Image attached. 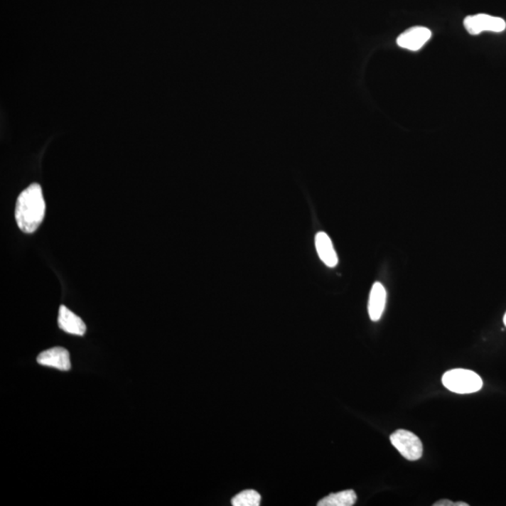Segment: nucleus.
I'll use <instances>...</instances> for the list:
<instances>
[{
  "mask_svg": "<svg viewBox=\"0 0 506 506\" xmlns=\"http://www.w3.org/2000/svg\"><path fill=\"white\" fill-rule=\"evenodd\" d=\"M45 215L42 187L39 184L31 185L22 191L17 199L16 220L17 225L26 234H32L39 228Z\"/></svg>",
  "mask_w": 506,
  "mask_h": 506,
  "instance_id": "obj_1",
  "label": "nucleus"
},
{
  "mask_svg": "<svg viewBox=\"0 0 506 506\" xmlns=\"http://www.w3.org/2000/svg\"><path fill=\"white\" fill-rule=\"evenodd\" d=\"M443 384L451 392L457 394L475 393L483 387L480 376L473 370L456 369L444 373Z\"/></svg>",
  "mask_w": 506,
  "mask_h": 506,
  "instance_id": "obj_2",
  "label": "nucleus"
},
{
  "mask_svg": "<svg viewBox=\"0 0 506 506\" xmlns=\"http://www.w3.org/2000/svg\"><path fill=\"white\" fill-rule=\"evenodd\" d=\"M390 441L406 460L414 461L422 457L423 444L413 432L398 429L391 434Z\"/></svg>",
  "mask_w": 506,
  "mask_h": 506,
  "instance_id": "obj_3",
  "label": "nucleus"
},
{
  "mask_svg": "<svg viewBox=\"0 0 506 506\" xmlns=\"http://www.w3.org/2000/svg\"><path fill=\"white\" fill-rule=\"evenodd\" d=\"M464 26L470 35H478L483 31H504L506 23L500 17L488 16V14H476V16H467L464 19Z\"/></svg>",
  "mask_w": 506,
  "mask_h": 506,
  "instance_id": "obj_4",
  "label": "nucleus"
},
{
  "mask_svg": "<svg viewBox=\"0 0 506 506\" xmlns=\"http://www.w3.org/2000/svg\"><path fill=\"white\" fill-rule=\"evenodd\" d=\"M431 38V31L424 26H414L403 32L397 40V43L402 48L419 51Z\"/></svg>",
  "mask_w": 506,
  "mask_h": 506,
  "instance_id": "obj_5",
  "label": "nucleus"
},
{
  "mask_svg": "<svg viewBox=\"0 0 506 506\" xmlns=\"http://www.w3.org/2000/svg\"><path fill=\"white\" fill-rule=\"evenodd\" d=\"M37 362L42 366L55 367L60 370H69L72 367L69 352L63 347H55L41 352Z\"/></svg>",
  "mask_w": 506,
  "mask_h": 506,
  "instance_id": "obj_6",
  "label": "nucleus"
},
{
  "mask_svg": "<svg viewBox=\"0 0 506 506\" xmlns=\"http://www.w3.org/2000/svg\"><path fill=\"white\" fill-rule=\"evenodd\" d=\"M58 326L67 333L83 336L87 331L83 320L65 306H60L58 311Z\"/></svg>",
  "mask_w": 506,
  "mask_h": 506,
  "instance_id": "obj_7",
  "label": "nucleus"
},
{
  "mask_svg": "<svg viewBox=\"0 0 506 506\" xmlns=\"http://www.w3.org/2000/svg\"><path fill=\"white\" fill-rule=\"evenodd\" d=\"M316 247L318 255L325 266L328 267L337 266L338 262L337 253L328 234L323 232H318L316 237Z\"/></svg>",
  "mask_w": 506,
  "mask_h": 506,
  "instance_id": "obj_8",
  "label": "nucleus"
},
{
  "mask_svg": "<svg viewBox=\"0 0 506 506\" xmlns=\"http://www.w3.org/2000/svg\"><path fill=\"white\" fill-rule=\"evenodd\" d=\"M387 303V291L380 282H375L370 291L369 300V314L373 322H377L384 313Z\"/></svg>",
  "mask_w": 506,
  "mask_h": 506,
  "instance_id": "obj_9",
  "label": "nucleus"
},
{
  "mask_svg": "<svg viewBox=\"0 0 506 506\" xmlns=\"http://www.w3.org/2000/svg\"><path fill=\"white\" fill-rule=\"evenodd\" d=\"M357 496L354 490H344L332 493L318 502V506H352L357 502Z\"/></svg>",
  "mask_w": 506,
  "mask_h": 506,
  "instance_id": "obj_10",
  "label": "nucleus"
},
{
  "mask_svg": "<svg viewBox=\"0 0 506 506\" xmlns=\"http://www.w3.org/2000/svg\"><path fill=\"white\" fill-rule=\"evenodd\" d=\"M234 506H259L261 505V495L257 491L247 490L238 493L232 499Z\"/></svg>",
  "mask_w": 506,
  "mask_h": 506,
  "instance_id": "obj_11",
  "label": "nucleus"
},
{
  "mask_svg": "<svg viewBox=\"0 0 506 506\" xmlns=\"http://www.w3.org/2000/svg\"><path fill=\"white\" fill-rule=\"evenodd\" d=\"M434 506H468L463 502H453L449 500H441V501L435 502Z\"/></svg>",
  "mask_w": 506,
  "mask_h": 506,
  "instance_id": "obj_12",
  "label": "nucleus"
},
{
  "mask_svg": "<svg viewBox=\"0 0 506 506\" xmlns=\"http://www.w3.org/2000/svg\"><path fill=\"white\" fill-rule=\"evenodd\" d=\"M504 323H505V326H506V313H505V317H504Z\"/></svg>",
  "mask_w": 506,
  "mask_h": 506,
  "instance_id": "obj_13",
  "label": "nucleus"
}]
</instances>
